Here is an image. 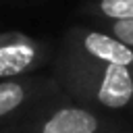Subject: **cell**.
<instances>
[{"instance_id": "7", "label": "cell", "mask_w": 133, "mask_h": 133, "mask_svg": "<svg viewBox=\"0 0 133 133\" xmlns=\"http://www.w3.org/2000/svg\"><path fill=\"white\" fill-rule=\"evenodd\" d=\"M108 33H112L116 39H121L133 48V19L131 21H110Z\"/></svg>"}, {"instance_id": "2", "label": "cell", "mask_w": 133, "mask_h": 133, "mask_svg": "<svg viewBox=\"0 0 133 133\" xmlns=\"http://www.w3.org/2000/svg\"><path fill=\"white\" fill-rule=\"evenodd\" d=\"M2 133H123L104 112L75 102L66 91L44 102Z\"/></svg>"}, {"instance_id": "6", "label": "cell", "mask_w": 133, "mask_h": 133, "mask_svg": "<svg viewBox=\"0 0 133 133\" xmlns=\"http://www.w3.org/2000/svg\"><path fill=\"white\" fill-rule=\"evenodd\" d=\"M94 10L104 21H131L133 0H96Z\"/></svg>"}, {"instance_id": "4", "label": "cell", "mask_w": 133, "mask_h": 133, "mask_svg": "<svg viewBox=\"0 0 133 133\" xmlns=\"http://www.w3.org/2000/svg\"><path fill=\"white\" fill-rule=\"evenodd\" d=\"M50 58L54 50L48 44L23 31H0V79L33 75Z\"/></svg>"}, {"instance_id": "5", "label": "cell", "mask_w": 133, "mask_h": 133, "mask_svg": "<svg viewBox=\"0 0 133 133\" xmlns=\"http://www.w3.org/2000/svg\"><path fill=\"white\" fill-rule=\"evenodd\" d=\"M60 46L75 50L83 56H89L94 60L133 69V48L116 39L108 31L89 29V27H73L64 33Z\"/></svg>"}, {"instance_id": "1", "label": "cell", "mask_w": 133, "mask_h": 133, "mask_svg": "<svg viewBox=\"0 0 133 133\" xmlns=\"http://www.w3.org/2000/svg\"><path fill=\"white\" fill-rule=\"evenodd\" d=\"M54 77L79 104L100 112L133 108V69L94 60L60 46L54 52Z\"/></svg>"}, {"instance_id": "3", "label": "cell", "mask_w": 133, "mask_h": 133, "mask_svg": "<svg viewBox=\"0 0 133 133\" xmlns=\"http://www.w3.org/2000/svg\"><path fill=\"white\" fill-rule=\"evenodd\" d=\"M64 89L56 77L25 75L0 79V133L21 123L44 102L60 96Z\"/></svg>"}]
</instances>
